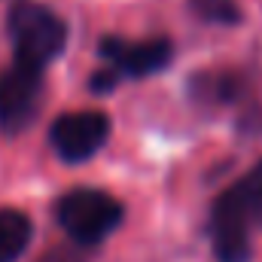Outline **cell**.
Returning <instances> with one entry per match:
<instances>
[{"label":"cell","instance_id":"1","mask_svg":"<svg viewBox=\"0 0 262 262\" xmlns=\"http://www.w3.org/2000/svg\"><path fill=\"white\" fill-rule=\"evenodd\" d=\"M262 223V162L216 198L210 210V241L216 262H250V229Z\"/></svg>","mask_w":262,"mask_h":262},{"label":"cell","instance_id":"2","mask_svg":"<svg viewBox=\"0 0 262 262\" xmlns=\"http://www.w3.org/2000/svg\"><path fill=\"white\" fill-rule=\"evenodd\" d=\"M6 34L12 43V58L37 70H46L67 46L64 18L40 3H18L6 18Z\"/></svg>","mask_w":262,"mask_h":262},{"label":"cell","instance_id":"3","mask_svg":"<svg viewBox=\"0 0 262 262\" xmlns=\"http://www.w3.org/2000/svg\"><path fill=\"white\" fill-rule=\"evenodd\" d=\"M125 210L113 195L101 189H73L55 201V220L70 235V241H82L89 247L101 244L122 223Z\"/></svg>","mask_w":262,"mask_h":262},{"label":"cell","instance_id":"4","mask_svg":"<svg viewBox=\"0 0 262 262\" xmlns=\"http://www.w3.org/2000/svg\"><path fill=\"white\" fill-rule=\"evenodd\" d=\"M43 104V70L12 61L0 73V131L21 134L34 125Z\"/></svg>","mask_w":262,"mask_h":262},{"label":"cell","instance_id":"5","mask_svg":"<svg viewBox=\"0 0 262 262\" xmlns=\"http://www.w3.org/2000/svg\"><path fill=\"white\" fill-rule=\"evenodd\" d=\"M110 137V116L101 110H76L64 113L52 122L49 140L52 149L64 162H85L92 159Z\"/></svg>","mask_w":262,"mask_h":262},{"label":"cell","instance_id":"6","mask_svg":"<svg viewBox=\"0 0 262 262\" xmlns=\"http://www.w3.org/2000/svg\"><path fill=\"white\" fill-rule=\"evenodd\" d=\"M104 64H110V70L116 76H131V79H140V76H149L156 70H165L174 58V43L165 40V37H156V40H143V43H131L122 37H107L101 40L98 46Z\"/></svg>","mask_w":262,"mask_h":262},{"label":"cell","instance_id":"7","mask_svg":"<svg viewBox=\"0 0 262 262\" xmlns=\"http://www.w3.org/2000/svg\"><path fill=\"white\" fill-rule=\"evenodd\" d=\"M34 226L28 220V213L3 207L0 210V262H15L31 244Z\"/></svg>","mask_w":262,"mask_h":262},{"label":"cell","instance_id":"8","mask_svg":"<svg viewBox=\"0 0 262 262\" xmlns=\"http://www.w3.org/2000/svg\"><path fill=\"white\" fill-rule=\"evenodd\" d=\"M195 9L198 15H204L210 21H238L232 0H195Z\"/></svg>","mask_w":262,"mask_h":262},{"label":"cell","instance_id":"9","mask_svg":"<svg viewBox=\"0 0 262 262\" xmlns=\"http://www.w3.org/2000/svg\"><path fill=\"white\" fill-rule=\"evenodd\" d=\"M89 244L82 241H73V244H64V247H52L46 250L37 262H89Z\"/></svg>","mask_w":262,"mask_h":262}]
</instances>
